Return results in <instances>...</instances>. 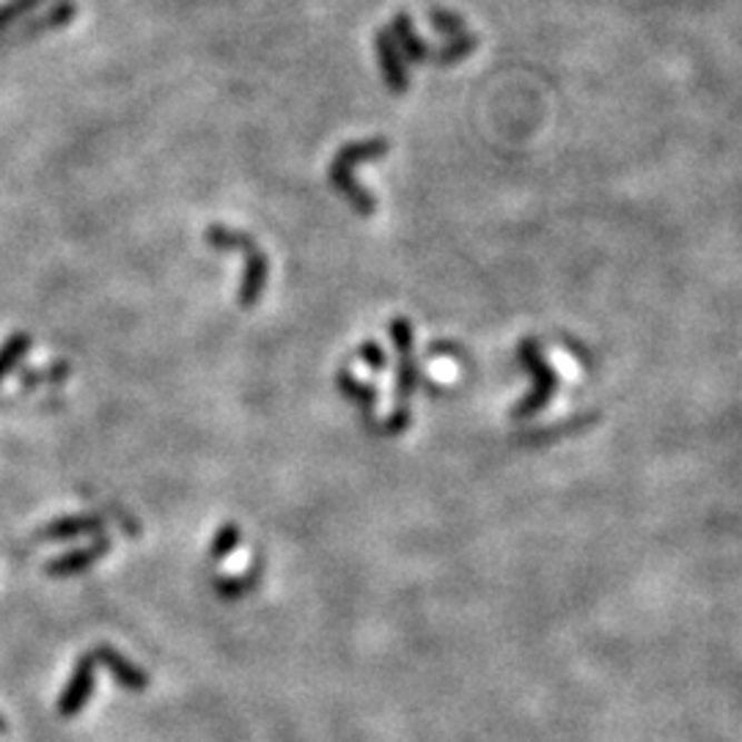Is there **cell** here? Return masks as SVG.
Wrapping results in <instances>:
<instances>
[{
    "instance_id": "1",
    "label": "cell",
    "mask_w": 742,
    "mask_h": 742,
    "mask_svg": "<svg viewBox=\"0 0 742 742\" xmlns=\"http://www.w3.org/2000/svg\"><path fill=\"white\" fill-rule=\"evenodd\" d=\"M204 243L215 250H239V254L245 256V273L237 291V303L245 311L256 308V303L265 295L267 280H270V261H267V254L261 250V245L256 243V237H250V234L243 229L215 224L204 231Z\"/></svg>"
},
{
    "instance_id": "2",
    "label": "cell",
    "mask_w": 742,
    "mask_h": 742,
    "mask_svg": "<svg viewBox=\"0 0 742 742\" xmlns=\"http://www.w3.org/2000/svg\"><path fill=\"white\" fill-rule=\"evenodd\" d=\"M385 151H388V140H383V138L360 140V144L344 146V149L338 151L330 162V174H327V177H330V185L336 187V190L347 198L349 207H353L358 215H364V218H369L377 204H374L369 190L358 185V179H355L353 171H355V166H360V162H366V160H377V157H383Z\"/></svg>"
},
{
    "instance_id": "3",
    "label": "cell",
    "mask_w": 742,
    "mask_h": 742,
    "mask_svg": "<svg viewBox=\"0 0 742 742\" xmlns=\"http://www.w3.org/2000/svg\"><path fill=\"white\" fill-rule=\"evenodd\" d=\"M390 336H394L396 353H399V379H396V396H399V407H405L407 410V399H410L413 388H416L410 323H405V319H394V323H390Z\"/></svg>"
},
{
    "instance_id": "4",
    "label": "cell",
    "mask_w": 742,
    "mask_h": 742,
    "mask_svg": "<svg viewBox=\"0 0 742 742\" xmlns=\"http://www.w3.org/2000/svg\"><path fill=\"white\" fill-rule=\"evenodd\" d=\"M93 663H97V660H93V654L89 652L75 665L72 676H69L67 687H63L61 699H58V712H61L63 718L78 715L86 706V701H89L93 691Z\"/></svg>"
},
{
    "instance_id": "5",
    "label": "cell",
    "mask_w": 742,
    "mask_h": 742,
    "mask_svg": "<svg viewBox=\"0 0 742 742\" xmlns=\"http://www.w3.org/2000/svg\"><path fill=\"white\" fill-rule=\"evenodd\" d=\"M75 17H78V3H75V0H58V3L50 6L44 14L31 17V20L17 31V42H31V39L42 37V33L61 31V28H67L69 22L75 20Z\"/></svg>"
},
{
    "instance_id": "6",
    "label": "cell",
    "mask_w": 742,
    "mask_h": 742,
    "mask_svg": "<svg viewBox=\"0 0 742 742\" xmlns=\"http://www.w3.org/2000/svg\"><path fill=\"white\" fill-rule=\"evenodd\" d=\"M108 553H110V540L108 536H99V540H93L91 545L78 547V551H69V553H63V556L52 558L50 564H47V572L56 577L78 575V572L89 570L93 561L105 558Z\"/></svg>"
},
{
    "instance_id": "7",
    "label": "cell",
    "mask_w": 742,
    "mask_h": 742,
    "mask_svg": "<svg viewBox=\"0 0 742 742\" xmlns=\"http://www.w3.org/2000/svg\"><path fill=\"white\" fill-rule=\"evenodd\" d=\"M91 654L97 663H102L105 669L113 674V680L119 682L121 687H127V691H144V687L149 685V676H146V671H140L138 665L130 663V660L121 657L113 646H99V650H93Z\"/></svg>"
},
{
    "instance_id": "8",
    "label": "cell",
    "mask_w": 742,
    "mask_h": 742,
    "mask_svg": "<svg viewBox=\"0 0 742 742\" xmlns=\"http://www.w3.org/2000/svg\"><path fill=\"white\" fill-rule=\"evenodd\" d=\"M520 355H523L525 364L531 366V372L540 374V390H536V394L531 396V399H525L523 405H520L517 410H514V416H517V418H528L531 413L542 410V407L547 405V399H551V394H553L551 388H553V383H556V377H553V374L547 372V366L542 364V358H536L534 344H531V342L523 344V353H520Z\"/></svg>"
},
{
    "instance_id": "9",
    "label": "cell",
    "mask_w": 742,
    "mask_h": 742,
    "mask_svg": "<svg viewBox=\"0 0 742 742\" xmlns=\"http://www.w3.org/2000/svg\"><path fill=\"white\" fill-rule=\"evenodd\" d=\"M102 528H105L102 517H93V514H80V517H63V520H56V523H47L37 536H39V540L61 542V540H75V536L99 534Z\"/></svg>"
},
{
    "instance_id": "10",
    "label": "cell",
    "mask_w": 742,
    "mask_h": 742,
    "mask_svg": "<svg viewBox=\"0 0 742 742\" xmlns=\"http://www.w3.org/2000/svg\"><path fill=\"white\" fill-rule=\"evenodd\" d=\"M377 56H379V67H383L385 83L394 93L407 91V72H405V61L399 58V52L394 50V39L388 37L385 31L377 33Z\"/></svg>"
},
{
    "instance_id": "11",
    "label": "cell",
    "mask_w": 742,
    "mask_h": 742,
    "mask_svg": "<svg viewBox=\"0 0 742 742\" xmlns=\"http://www.w3.org/2000/svg\"><path fill=\"white\" fill-rule=\"evenodd\" d=\"M394 37H396V42H402V47H405L407 61H416L418 63V61H424L426 56L446 58V56H443V52H435V50H432V47H426L424 42H418L416 31H413V22H410V17H407V14L396 17ZM446 61H448V58H446ZM446 61H443V63H446Z\"/></svg>"
},
{
    "instance_id": "12",
    "label": "cell",
    "mask_w": 742,
    "mask_h": 742,
    "mask_svg": "<svg viewBox=\"0 0 742 742\" xmlns=\"http://www.w3.org/2000/svg\"><path fill=\"white\" fill-rule=\"evenodd\" d=\"M336 383H338V388H342V394L347 396L349 402H355V405H358V410L364 413L366 418H372L374 402H377V390H374V385L360 383V379H355L349 372L338 374Z\"/></svg>"
},
{
    "instance_id": "13",
    "label": "cell",
    "mask_w": 742,
    "mask_h": 742,
    "mask_svg": "<svg viewBox=\"0 0 742 742\" xmlns=\"http://www.w3.org/2000/svg\"><path fill=\"white\" fill-rule=\"evenodd\" d=\"M28 349H31V336L22 330L11 333V336L0 344V383L20 366V360L28 355Z\"/></svg>"
},
{
    "instance_id": "14",
    "label": "cell",
    "mask_w": 742,
    "mask_h": 742,
    "mask_svg": "<svg viewBox=\"0 0 742 742\" xmlns=\"http://www.w3.org/2000/svg\"><path fill=\"white\" fill-rule=\"evenodd\" d=\"M239 540H243V531H239L234 523H226L224 528H220L218 534H215L212 547H209V556H212L215 561L231 556V553L239 547Z\"/></svg>"
},
{
    "instance_id": "15",
    "label": "cell",
    "mask_w": 742,
    "mask_h": 742,
    "mask_svg": "<svg viewBox=\"0 0 742 742\" xmlns=\"http://www.w3.org/2000/svg\"><path fill=\"white\" fill-rule=\"evenodd\" d=\"M42 3L44 0H9V3H3L0 6V31L11 28L14 22L26 20V17L33 14Z\"/></svg>"
},
{
    "instance_id": "16",
    "label": "cell",
    "mask_w": 742,
    "mask_h": 742,
    "mask_svg": "<svg viewBox=\"0 0 742 742\" xmlns=\"http://www.w3.org/2000/svg\"><path fill=\"white\" fill-rule=\"evenodd\" d=\"M69 377V364H52V366H44V372H28L22 374V388H37V385H56L61 383V379Z\"/></svg>"
},
{
    "instance_id": "17",
    "label": "cell",
    "mask_w": 742,
    "mask_h": 742,
    "mask_svg": "<svg viewBox=\"0 0 742 742\" xmlns=\"http://www.w3.org/2000/svg\"><path fill=\"white\" fill-rule=\"evenodd\" d=\"M256 581V575H245V577H220L218 581V592L224 597H239L250 588V583Z\"/></svg>"
},
{
    "instance_id": "18",
    "label": "cell",
    "mask_w": 742,
    "mask_h": 742,
    "mask_svg": "<svg viewBox=\"0 0 742 742\" xmlns=\"http://www.w3.org/2000/svg\"><path fill=\"white\" fill-rule=\"evenodd\" d=\"M360 358H364L366 364H369L374 372H383V366H385V353H383V349H379L374 342H366L364 347H360Z\"/></svg>"
},
{
    "instance_id": "19",
    "label": "cell",
    "mask_w": 742,
    "mask_h": 742,
    "mask_svg": "<svg viewBox=\"0 0 742 742\" xmlns=\"http://www.w3.org/2000/svg\"><path fill=\"white\" fill-rule=\"evenodd\" d=\"M6 732H9V726H6V721L0 718V734H6Z\"/></svg>"
}]
</instances>
